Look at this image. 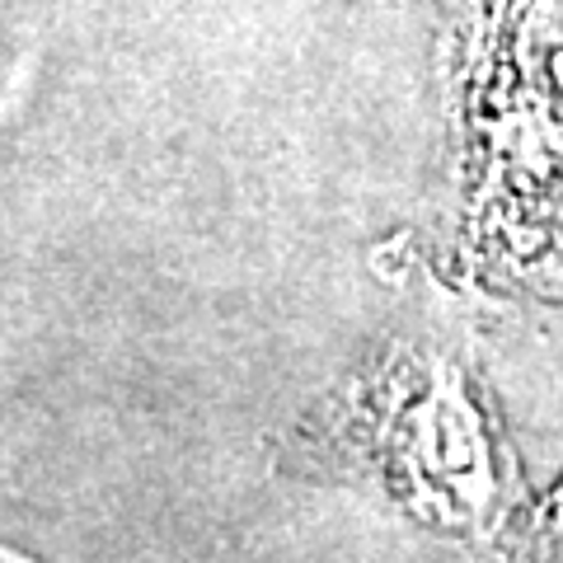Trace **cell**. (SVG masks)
I'll list each match as a JSON object with an SVG mask.
<instances>
[{"label":"cell","mask_w":563,"mask_h":563,"mask_svg":"<svg viewBox=\"0 0 563 563\" xmlns=\"http://www.w3.org/2000/svg\"><path fill=\"white\" fill-rule=\"evenodd\" d=\"M507 563H563V474L544 488L540 503H531Z\"/></svg>","instance_id":"3"},{"label":"cell","mask_w":563,"mask_h":563,"mask_svg":"<svg viewBox=\"0 0 563 563\" xmlns=\"http://www.w3.org/2000/svg\"><path fill=\"white\" fill-rule=\"evenodd\" d=\"M451 258L512 301L563 296V0H446Z\"/></svg>","instance_id":"2"},{"label":"cell","mask_w":563,"mask_h":563,"mask_svg":"<svg viewBox=\"0 0 563 563\" xmlns=\"http://www.w3.org/2000/svg\"><path fill=\"white\" fill-rule=\"evenodd\" d=\"M287 474L366 484L418 526L474 544H512L531 493L470 333L404 320L329 385L277 451Z\"/></svg>","instance_id":"1"}]
</instances>
